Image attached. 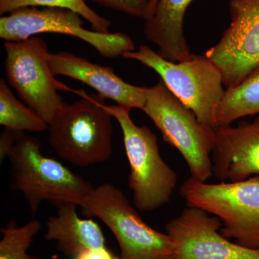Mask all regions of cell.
<instances>
[{
	"label": "cell",
	"instance_id": "44dd1931",
	"mask_svg": "<svg viewBox=\"0 0 259 259\" xmlns=\"http://www.w3.org/2000/svg\"><path fill=\"white\" fill-rule=\"evenodd\" d=\"M20 131L5 128L0 136V161H4L9 158Z\"/></svg>",
	"mask_w": 259,
	"mask_h": 259
},
{
	"label": "cell",
	"instance_id": "9c48e42d",
	"mask_svg": "<svg viewBox=\"0 0 259 259\" xmlns=\"http://www.w3.org/2000/svg\"><path fill=\"white\" fill-rule=\"evenodd\" d=\"M64 34L79 38L92 46L105 59H116L136 50L132 38L122 32L87 30L81 17L63 8H23L0 18V37L7 41H20L36 34Z\"/></svg>",
	"mask_w": 259,
	"mask_h": 259
},
{
	"label": "cell",
	"instance_id": "277c9868",
	"mask_svg": "<svg viewBox=\"0 0 259 259\" xmlns=\"http://www.w3.org/2000/svg\"><path fill=\"white\" fill-rule=\"evenodd\" d=\"M180 193L187 205L219 218L223 236L245 248L259 249V176L219 184L190 177L181 185Z\"/></svg>",
	"mask_w": 259,
	"mask_h": 259
},
{
	"label": "cell",
	"instance_id": "7a4b0ae2",
	"mask_svg": "<svg viewBox=\"0 0 259 259\" xmlns=\"http://www.w3.org/2000/svg\"><path fill=\"white\" fill-rule=\"evenodd\" d=\"M81 98L65 103L49 125V142L61 158L79 167L105 163L112 153V115L98 95L74 90Z\"/></svg>",
	"mask_w": 259,
	"mask_h": 259
},
{
	"label": "cell",
	"instance_id": "52a82bcc",
	"mask_svg": "<svg viewBox=\"0 0 259 259\" xmlns=\"http://www.w3.org/2000/svg\"><path fill=\"white\" fill-rule=\"evenodd\" d=\"M110 230L120 248V259H172L175 245L166 233L146 224L120 189L109 183L95 187L81 207Z\"/></svg>",
	"mask_w": 259,
	"mask_h": 259
},
{
	"label": "cell",
	"instance_id": "5bb4252c",
	"mask_svg": "<svg viewBox=\"0 0 259 259\" xmlns=\"http://www.w3.org/2000/svg\"><path fill=\"white\" fill-rule=\"evenodd\" d=\"M194 0H158L152 15L146 20L144 35L158 47L163 59L180 62L192 57L184 34V19Z\"/></svg>",
	"mask_w": 259,
	"mask_h": 259
},
{
	"label": "cell",
	"instance_id": "6da1fadb",
	"mask_svg": "<svg viewBox=\"0 0 259 259\" xmlns=\"http://www.w3.org/2000/svg\"><path fill=\"white\" fill-rule=\"evenodd\" d=\"M9 159L13 190L23 194L32 215L44 201L56 207L66 203L81 207L95 189L57 160L42 154L40 141L23 131Z\"/></svg>",
	"mask_w": 259,
	"mask_h": 259
},
{
	"label": "cell",
	"instance_id": "7c38bea8",
	"mask_svg": "<svg viewBox=\"0 0 259 259\" xmlns=\"http://www.w3.org/2000/svg\"><path fill=\"white\" fill-rule=\"evenodd\" d=\"M213 175L226 182L259 176V115L253 122L215 128Z\"/></svg>",
	"mask_w": 259,
	"mask_h": 259
},
{
	"label": "cell",
	"instance_id": "5b68a950",
	"mask_svg": "<svg viewBox=\"0 0 259 259\" xmlns=\"http://www.w3.org/2000/svg\"><path fill=\"white\" fill-rule=\"evenodd\" d=\"M142 110L161 131L167 144L180 151L191 177L206 182L212 176L210 155L215 129L199 122L193 111L174 95L162 80L148 88Z\"/></svg>",
	"mask_w": 259,
	"mask_h": 259
},
{
	"label": "cell",
	"instance_id": "603a6c76",
	"mask_svg": "<svg viewBox=\"0 0 259 259\" xmlns=\"http://www.w3.org/2000/svg\"><path fill=\"white\" fill-rule=\"evenodd\" d=\"M158 0H151L150 1L149 7H148L147 15H146V18L145 19V20H147L148 18H149L151 17V15H152L153 10H154L155 7H156V3H157Z\"/></svg>",
	"mask_w": 259,
	"mask_h": 259
},
{
	"label": "cell",
	"instance_id": "4fadbf2b",
	"mask_svg": "<svg viewBox=\"0 0 259 259\" xmlns=\"http://www.w3.org/2000/svg\"><path fill=\"white\" fill-rule=\"evenodd\" d=\"M49 61L54 75L81 81L96 90L103 100H113L121 107L130 110L144 109L148 88L125 82L112 68L95 64L69 52L50 53Z\"/></svg>",
	"mask_w": 259,
	"mask_h": 259
},
{
	"label": "cell",
	"instance_id": "ba28073f",
	"mask_svg": "<svg viewBox=\"0 0 259 259\" xmlns=\"http://www.w3.org/2000/svg\"><path fill=\"white\" fill-rule=\"evenodd\" d=\"M4 46L8 83L27 106L49 125L65 105L58 91L74 90L55 79L49 64V48L41 37L7 41Z\"/></svg>",
	"mask_w": 259,
	"mask_h": 259
},
{
	"label": "cell",
	"instance_id": "ffe728a7",
	"mask_svg": "<svg viewBox=\"0 0 259 259\" xmlns=\"http://www.w3.org/2000/svg\"><path fill=\"white\" fill-rule=\"evenodd\" d=\"M100 6L122 12L136 18L146 19L151 0H85Z\"/></svg>",
	"mask_w": 259,
	"mask_h": 259
},
{
	"label": "cell",
	"instance_id": "ac0fdd59",
	"mask_svg": "<svg viewBox=\"0 0 259 259\" xmlns=\"http://www.w3.org/2000/svg\"><path fill=\"white\" fill-rule=\"evenodd\" d=\"M30 7L63 8L79 14L97 32H108L111 22L90 8L85 0H0V14Z\"/></svg>",
	"mask_w": 259,
	"mask_h": 259
},
{
	"label": "cell",
	"instance_id": "30bf717a",
	"mask_svg": "<svg viewBox=\"0 0 259 259\" xmlns=\"http://www.w3.org/2000/svg\"><path fill=\"white\" fill-rule=\"evenodd\" d=\"M231 23L204 54L221 71L227 88L259 68V0H230Z\"/></svg>",
	"mask_w": 259,
	"mask_h": 259
},
{
	"label": "cell",
	"instance_id": "9a60e30c",
	"mask_svg": "<svg viewBox=\"0 0 259 259\" xmlns=\"http://www.w3.org/2000/svg\"><path fill=\"white\" fill-rule=\"evenodd\" d=\"M77 207L74 204H61L56 215L51 216L47 223L46 239L56 241L57 249L68 256L106 247L100 227L93 220L80 218Z\"/></svg>",
	"mask_w": 259,
	"mask_h": 259
},
{
	"label": "cell",
	"instance_id": "8fae6325",
	"mask_svg": "<svg viewBox=\"0 0 259 259\" xmlns=\"http://www.w3.org/2000/svg\"><path fill=\"white\" fill-rule=\"evenodd\" d=\"M221 227L216 216L187 205L166 226L175 245L172 259H259V249L231 242L221 234Z\"/></svg>",
	"mask_w": 259,
	"mask_h": 259
},
{
	"label": "cell",
	"instance_id": "7402d4cb",
	"mask_svg": "<svg viewBox=\"0 0 259 259\" xmlns=\"http://www.w3.org/2000/svg\"><path fill=\"white\" fill-rule=\"evenodd\" d=\"M74 259H120L112 254L106 247L101 249L85 250L74 257Z\"/></svg>",
	"mask_w": 259,
	"mask_h": 259
},
{
	"label": "cell",
	"instance_id": "2e32d148",
	"mask_svg": "<svg viewBox=\"0 0 259 259\" xmlns=\"http://www.w3.org/2000/svg\"><path fill=\"white\" fill-rule=\"evenodd\" d=\"M259 115V68L239 84L227 88L216 110L214 127H226L245 116Z\"/></svg>",
	"mask_w": 259,
	"mask_h": 259
},
{
	"label": "cell",
	"instance_id": "e0dca14e",
	"mask_svg": "<svg viewBox=\"0 0 259 259\" xmlns=\"http://www.w3.org/2000/svg\"><path fill=\"white\" fill-rule=\"evenodd\" d=\"M0 125L23 132L40 133L49 128L40 116L19 101L3 79L0 80Z\"/></svg>",
	"mask_w": 259,
	"mask_h": 259
},
{
	"label": "cell",
	"instance_id": "3957f363",
	"mask_svg": "<svg viewBox=\"0 0 259 259\" xmlns=\"http://www.w3.org/2000/svg\"><path fill=\"white\" fill-rule=\"evenodd\" d=\"M104 107L122 130L130 166L128 187L135 206L141 211L163 207L171 199L178 176L162 158L157 137L146 126L134 123L130 109L105 103Z\"/></svg>",
	"mask_w": 259,
	"mask_h": 259
},
{
	"label": "cell",
	"instance_id": "d6986e66",
	"mask_svg": "<svg viewBox=\"0 0 259 259\" xmlns=\"http://www.w3.org/2000/svg\"><path fill=\"white\" fill-rule=\"evenodd\" d=\"M40 228L41 223L35 219L20 228L17 227L15 221H10L7 227L1 228L3 239L0 241V259H44L27 253L33 237Z\"/></svg>",
	"mask_w": 259,
	"mask_h": 259
},
{
	"label": "cell",
	"instance_id": "8992f818",
	"mask_svg": "<svg viewBox=\"0 0 259 259\" xmlns=\"http://www.w3.org/2000/svg\"><path fill=\"white\" fill-rule=\"evenodd\" d=\"M156 71L174 95L193 111L199 122L214 127V115L225 90L222 73L205 56L192 54L187 60L172 62L146 45L122 54Z\"/></svg>",
	"mask_w": 259,
	"mask_h": 259
}]
</instances>
